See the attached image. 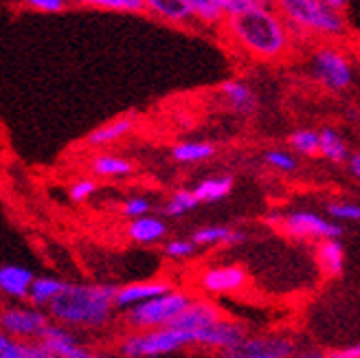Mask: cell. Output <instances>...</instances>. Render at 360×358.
I'll use <instances>...</instances> for the list:
<instances>
[{"label":"cell","instance_id":"obj_1","mask_svg":"<svg viewBox=\"0 0 360 358\" xmlns=\"http://www.w3.org/2000/svg\"><path fill=\"white\" fill-rule=\"evenodd\" d=\"M222 31L242 53L264 64L283 60L295 38L290 25L275 3H264L248 11L226 15Z\"/></svg>","mask_w":360,"mask_h":358},{"label":"cell","instance_id":"obj_2","mask_svg":"<svg viewBox=\"0 0 360 358\" xmlns=\"http://www.w3.org/2000/svg\"><path fill=\"white\" fill-rule=\"evenodd\" d=\"M117 288L108 283H66L46 308L51 319L75 330H101L115 317Z\"/></svg>","mask_w":360,"mask_h":358},{"label":"cell","instance_id":"obj_3","mask_svg":"<svg viewBox=\"0 0 360 358\" xmlns=\"http://www.w3.org/2000/svg\"><path fill=\"white\" fill-rule=\"evenodd\" d=\"M277 9L297 35H316V38H343L347 25L343 11H336L323 0H275Z\"/></svg>","mask_w":360,"mask_h":358},{"label":"cell","instance_id":"obj_4","mask_svg":"<svg viewBox=\"0 0 360 358\" xmlns=\"http://www.w3.org/2000/svg\"><path fill=\"white\" fill-rule=\"evenodd\" d=\"M187 347H193V334L189 330L163 326L152 330H132L119 341L117 352L125 358H158Z\"/></svg>","mask_w":360,"mask_h":358},{"label":"cell","instance_id":"obj_5","mask_svg":"<svg viewBox=\"0 0 360 358\" xmlns=\"http://www.w3.org/2000/svg\"><path fill=\"white\" fill-rule=\"evenodd\" d=\"M193 297L185 290H169L160 297L148 299L143 303L123 310V324L130 330H152L169 326L172 321L183 312Z\"/></svg>","mask_w":360,"mask_h":358},{"label":"cell","instance_id":"obj_6","mask_svg":"<svg viewBox=\"0 0 360 358\" xmlns=\"http://www.w3.org/2000/svg\"><path fill=\"white\" fill-rule=\"evenodd\" d=\"M310 75L330 93H343L354 82V70L345 53L330 44L314 49L310 60Z\"/></svg>","mask_w":360,"mask_h":358},{"label":"cell","instance_id":"obj_7","mask_svg":"<svg viewBox=\"0 0 360 358\" xmlns=\"http://www.w3.org/2000/svg\"><path fill=\"white\" fill-rule=\"evenodd\" d=\"M51 314L44 308L33 306V303H13L5 306L0 312V330L15 336V338H40L46 326L51 324Z\"/></svg>","mask_w":360,"mask_h":358},{"label":"cell","instance_id":"obj_8","mask_svg":"<svg viewBox=\"0 0 360 358\" xmlns=\"http://www.w3.org/2000/svg\"><path fill=\"white\" fill-rule=\"evenodd\" d=\"M279 229L285 236L299 240H326V238H340L343 226L334 218L319 216L314 211L297 209L290 213H283Z\"/></svg>","mask_w":360,"mask_h":358},{"label":"cell","instance_id":"obj_9","mask_svg":"<svg viewBox=\"0 0 360 358\" xmlns=\"http://www.w3.org/2000/svg\"><path fill=\"white\" fill-rule=\"evenodd\" d=\"M191 334H193V347L222 352V356H229L233 350H238L248 336L242 324H236V321H229L224 317L207 328L193 330Z\"/></svg>","mask_w":360,"mask_h":358},{"label":"cell","instance_id":"obj_10","mask_svg":"<svg viewBox=\"0 0 360 358\" xmlns=\"http://www.w3.org/2000/svg\"><path fill=\"white\" fill-rule=\"evenodd\" d=\"M246 283H248V273L240 264L211 266L198 275V286L207 295H231L242 290Z\"/></svg>","mask_w":360,"mask_h":358},{"label":"cell","instance_id":"obj_11","mask_svg":"<svg viewBox=\"0 0 360 358\" xmlns=\"http://www.w3.org/2000/svg\"><path fill=\"white\" fill-rule=\"evenodd\" d=\"M297 345L285 336H246V341L233 350L231 358H290L295 356Z\"/></svg>","mask_w":360,"mask_h":358},{"label":"cell","instance_id":"obj_12","mask_svg":"<svg viewBox=\"0 0 360 358\" xmlns=\"http://www.w3.org/2000/svg\"><path fill=\"white\" fill-rule=\"evenodd\" d=\"M70 330L73 328L62 326L58 321L46 326V330L40 336V343L46 347L51 358H90L93 356V352L84 347Z\"/></svg>","mask_w":360,"mask_h":358},{"label":"cell","instance_id":"obj_13","mask_svg":"<svg viewBox=\"0 0 360 358\" xmlns=\"http://www.w3.org/2000/svg\"><path fill=\"white\" fill-rule=\"evenodd\" d=\"M174 290L172 281L167 279H148V281H132V283H125L121 288H117V297H115V303L119 310H128L136 303H143L148 299H154V297H160Z\"/></svg>","mask_w":360,"mask_h":358},{"label":"cell","instance_id":"obj_14","mask_svg":"<svg viewBox=\"0 0 360 358\" xmlns=\"http://www.w3.org/2000/svg\"><path fill=\"white\" fill-rule=\"evenodd\" d=\"M143 3H146V13H150L152 18L165 25L185 27V29L191 25H200L185 0H143Z\"/></svg>","mask_w":360,"mask_h":358},{"label":"cell","instance_id":"obj_15","mask_svg":"<svg viewBox=\"0 0 360 358\" xmlns=\"http://www.w3.org/2000/svg\"><path fill=\"white\" fill-rule=\"evenodd\" d=\"M218 93L224 97L229 108L240 117H253L259 108L257 93L242 79H226L218 86Z\"/></svg>","mask_w":360,"mask_h":358},{"label":"cell","instance_id":"obj_16","mask_svg":"<svg viewBox=\"0 0 360 358\" xmlns=\"http://www.w3.org/2000/svg\"><path fill=\"white\" fill-rule=\"evenodd\" d=\"M222 319V312L220 308L215 306L211 301H205V299H193L189 306L180 312L169 326H176V328H183V330H200V328H207L215 321Z\"/></svg>","mask_w":360,"mask_h":358},{"label":"cell","instance_id":"obj_17","mask_svg":"<svg viewBox=\"0 0 360 358\" xmlns=\"http://www.w3.org/2000/svg\"><path fill=\"white\" fill-rule=\"evenodd\" d=\"M33 279V273L20 264L0 266V293L11 301H29Z\"/></svg>","mask_w":360,"mask_h":358},{"label":"cell","instance_id":"obj_18","mask_svg":"<svg viewBox=\"0 0 360 358\" xmlns=\"http://www.w3.org/2000/svg\"><path fill=\"white\" fill-rule=\"evenodd\" d=\"M125 236H128L134 244H143V246L158 244L167 236V224L163 218H156L148 213V216L130 220L128 226H125Z\"/></svg>","mask_w":360,"mask_h":358},{"label":"cell","instance_id":"obj_19","mask_svg":"<svg viewBox=\"0 0 360 358\" xmlns=\"http://www.w3.org/2000/svg\"><path fill=\"white\" fill-rule=\"evenodd\" d=\"M191 240L200 246H236L242 244L246 240V234L242 229L229 226V224H209V226H200L193 231Z\"/></svg>","mask_w":360,"mask_h":358},{"label":"cell","instance_id":"obj_20","mask_svg":"<svg viewBox=\"0 0 360 358\" xmlns=\"http://www.w3.org/2000/svg\"><path fill=\"white\" fill-rule=\"evenodd\" d=\"M132 130H134V117L123 115V117H117L112 121H105L103 125H99L97 130L90 132L86 136V146L88 148H105V146H110V143L125 139Z\"/></svg>","mask_w":360,"mask_h":358},{"label":"cell","instance_id":"obj_21","mask_svg":"<svg viewBox=\"0 0 360 358\" xmlns=\"http://www.w3.org/2000/svg\"><path fill=\"white\" fill-rule=\"evenodd\" d=\"M316 262L321 266V271L328 277L343 275V271H345V248H343V244H340V238L319 240Z\"/></svg>","mask_w":360,"mask_h":358},{"label":"cell","instance_id":"obj_22","mask_svg":"<svg viewBox=\"0 0 360 358\" xmlns=\"http://www.w3.org/2000/svg\"><path fill=\"white\" fill-rule=\"evenodd\" d=\"M0 358H51L40 338H15L7 332L0 334Z\"/></svg>","mask_w":360,"mask_h":358},{"label":"cell","instance_id":"obj_23","mask_svg":"<svg viewBox=\"0 0 360 358\" xmlns=\"http://www.w3.org/2000/svg\"><path fill=\"white\" fill-rule=\"evenodd\" d=\"M233 187H236V178L229 174H222V176L205 178L202 183H198L193 187V193L198 196L200 205H211V203H220V200L229 198Z\"/></svg>","mask_w":360,"mask_h":358},{"label":"cell","instance_id":"obj_24","mask_svg":"<svg viewBox=\"0 0 360 358\" xmlns=\"http://www.w3.org/2000/svg\"><path fill=\"white\" fill-rule=\"evenodd\" d=\"M88 170L99 178H123V176H130L134 172V165L128 158L105 152V154H95L93 158H90Z\"/></svg>","mask_w":360,"mask_h":358},{"label":"cell","instance_id":"obj_25","mask_svg":"<svg viewBox=\"0 0 360 358\" xmlns=\"http://www.w3.org/2000/svg\"><path fill=\"white\" fill-rule=\"evenodd\" d=\"M215 156V146L209 141H183L172 148V160L180 165H195Z\"/></svg>","mask_w":360,"mask_h":358},{"label":"cell","instance_id":"obj_26","mask_svg":"<svg viewBox=\"0 0 360 358\" xmlns=\"http://www.w3.org/2000/svg\"><path fill=\"white\" fill-rule=\"evenodd\" d=\"M321 150H319V156H323L332 165H343L349 160V150H347V143L343 139L338 130L330 128H321Z\"/></svg>","mask_w":360,"mask_h":358},{"label":"cell","instance_id":"obj_27","mask_svg":"<svg viewBox=\"0 0 360 358\" xmlns=\"http://www.w3.org/2000/svg\"><path fill=\"white\" fill-rule=\"evenodd\" d=\"M64 279H58V277H35L33 283H31V293H29V303L38 308H49L53 301L58 299V295L66 288Z\"/></svg>","mask_w":360,"mask_h":358},{"label":"cell","instance_id":"obj_28","mask_svg":"<svg viewBox=\"0 0 360 358\" xmlns=\"http://www.w3.org/2000/svg\"><path fill=\"white\" fill-rule=\"evenodd\" d=\"M73 5L115 13H146V3L143 0H73Z\"/></svg>","mask_w":360,"mask_h":358},{"label":"cell","instance_id":"obj_29","mask_svg":"<svg viewBox=\"0 0 360 358\" xmlns=\"http://www.w3.org/2000/svg\"><path fill=\"white\" fill-rule=\"evenodd\" d=\"M198 205H200V200H198L193 189H176L163 205V216L165 218H180V216H185V213L193 211Z\"/></svg>","mask_w":360,"mask_h":358},{"label":"cell","instance_id":"obj_30","mask_svg":"<svg viewBox=\"0 0 360 358\" xmlns=\"http://www.w3.org/2000/svg\"><path fill=\"white\" fill-rule=\"evenodd\" d=\"M202 27H222L226 13L215 0H185Z\"/></svg>","mask_w":360,"mask_h":358},{"label":"cell","instance_id":"obj_31","mask_svg":"<svg viewBox=\"0 0 360 358\" xmlns=\"http://www.w3.org/2000/svg\"><path fill=\"white\" fill-rule=\"evenodd\" d=\"M288 146L299 156H319L321 150V132L310 130V128H301L295 130L288 136Z\"/></svg>","mask_w":360,"mask_h":358},{"label":"cell","instance_id":"obj_32","mask_svg":"<svg viewBox=\"0 0 360 358\" xmlns=\"http://www.w3.org/2000/svg\"><path fill=\"white\" fill-rule=\"evenodd\" d=\"M264 163L268 167L281 172V174H292L299 167V160L295 158V154L285 152V150H268V152H264Z\"/></svg>","mask_w":360,"mask_h":358},{"label":"cell","instance_id":"obj_33","mask_svg":"<svg viewBox=\"0 0 360 358\" xmlns=\"http://www.w3.org/2000/svg\"><path fill=\"white\" fill-rule=\"evenodd\" d=\"M328 216L338 222H360V205L349 200H334L326 205Z\"/></svg>","mask_w":360,"mask_h":358},{"label":"cell","instance_id":"obj_34","mask_svg":"<svg viewBox=\"0 0 360 358\" xmlns=\"http://www.w3.org/2000/svg\"><path fill=\"white\" fill-rule=\"evenodd\" d=\"M198 246L193 240H169L163 244V253L172 260H189L198 253Z\"/></svg>","mask_w":360,"mask_h":358},{"label":"cell","instance_id":"obj_35","mask_svg":"<svg viewBox=\"0 0 360 358\" xmlns=\"http://www.w3.org/2000/svg\"><path fill=\"white\" fill-rule=\"evenodd\" d=\"M152 211V203L146 198V196H132V198H128L123 205H121V209H119V213L123 218H128V220H134V218H141V216H148V213Z\"/></svg>","mask_w":360,"mask_h":358},{"label":"cell","instance_id":"obj_36","mask_svg":"<svg viewBox=\"0 0 360 358\" xmlns=\"http://www.w3.org/2000/svg\"><path fill=\"white\" fill-rule=\"evenodd\" d=\"M22 7L31 11H40V13H62L68 9V5H73V0H18Z\"/></svg>","mask_w":360,"mask_h":358},{"label":"cell","instance_id":"obj_37","mask_svg":"<svg viewBox=\"0 0 360 358\" xmlns=\"http://www.w3.org/2000/svg\"><path fill=\"white\" fill-rule=\"evenodd\" d=\"M95 191H97L95 181H90V178H79V181H75L73 185H70L68 196H70V200H73V203H86Z\"/></svg>","mask_w":360,"mask_h":358},{"label":"cell","instance_id":"obj_38","mask_svg":"<svg viewBox=\"0 0 360 358\" xmlns=\"http://www.w3.org/2000/svg\"><path fill=\"white\" fill-rule=\"evenodd\" d=\"M268 0H218V5L222 7V11L226 15H233V13H242V11H248L257 5H264Z\"/></svg>","mask_w":360,"mask_h":358},{"label":"cell","instance_id":"obj_39","mask_svg":"<svg viewBox=\"0 0 360 358\" xmlns=\"http://www.w3.org/2000/svg\"><path fill=\"white\" fill-rule=\"evenodd\" d=\"M328 356H332V358H360V343L349 345V347L334 350V352H330Z\"/></svg>","mask_w":360,"mask_h":358},{"label":"cell","instance_id":"obj_40","mask_svg":"<svg viewBox=\"0 0 360 358\" xmlns=\"http://www.w3.org/2000/svg\"><path fill=\"white\" fill-rule=\"evenodd\" d=\"M347 170H349V174L356 178V181H360V152H354V154H349V160H347Z\"/></svg>","mask_w":360,"mask_h":358},{"label":"cell","instance_id":"obj_41","mask_svg":"<svg viewBox=\"0 0 360 358\" xmlns=\"http://www.w3.org/2000/svg\"><path fill=\"white\" fill-rule=\"evenodd\" d=\"M326 5H330L332 9H336V11H345L347 9V5H349V0H323Z\"/></svg>","mask_w":360,"mask_h":358},{"label":"cell","instance_id":"obj_42","mask_svg":"<svg viewBox=\"0 0 360 358\" xmlns=\"http://www.w3.org/2000/svg\"><path fill=\"white\" fill-rule=\"evenodd\" d=\"M215 3H218V0H215Z\"/></svg>","mask_w":360,"mask_h":358}]
</instances>
